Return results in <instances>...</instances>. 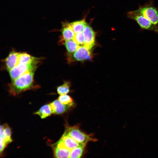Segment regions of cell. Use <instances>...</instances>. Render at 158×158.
Listing matches in <instances>:
<instances>
[{
  "instance_id": "obj_1",
  "label": "cell",
  "mask_w": 158,
  "mask_h": 158,
  "mask_svg": "<svg viewBox=\"0 0 158 158\" xmlns=\"http://www.w3.org/2000/svg\"><path fill=\"white\" fill-rule=\"evenodd\" d=\"M35 68L25 73L12 81L9 85V92L16 95L32 87Z\"/></svg>"
},
{
  "instance_id": "obj_2",
  "label": "cell",
  "mask_w": 158,
  "mask_h": 158,
  "mask_svg": "<svg viewBox=\"0 0 158 158\" xmlns=\"http://www.w3.org/2000/svg\"><path fill=\"white\" fill-rule=\"evenodd\" d=\"M40 58L35 61L29 63H19L9 71L10 75L13 81L25 73L37 68L40 62Z\"/></svg>"
},
{
  "instance_id": "obj_3",
  "label": "cell",
  "mask_w": 158,
  "mask_h": 158,
  "mask_svg": "<svg viewBox=\"0 0 158 158\" xmlns=\"http://www.w3.org/2000/svg\"><path fill=\"white\" fill-rule=\"evenodd\" d=\"M128 16L129 18L135 20L142 28L158 33L157 25L153 24L143 15L133 11L129 12Z\"/></svg>"
},
{
  "instance_id": "obj_4",
  "label": "cell",
  "mask_w": 158,
  "mask_h": 158,
  "mask_svg": "<svg viewBox=\"0 0 158 158\" xmlns=\"http://www.w3.org/2000/svg\"><path fill=\"white\" fill-rule=\"evenodd\" d=\"M65 132L80 144H86L89 141H96L91 135L85 134L75 126L68 128Z\"/></svg>"
},
{
  "instance_id": "obj_5",
  "label": "cell",
  "mask_w": 158,
  "mask_h": 158,
  "mask_svg": "<svg viewBox=\"0 0 158 158\" xmlns=\"http://www.w3.org/2000/svg\"><path fill=\"white\" fill-rule=\"evenodd\" d=\"M135 11L143 15L154 24L158 25V11L154 7L151 6H144Z\"/></svg>"
},
{
  "instance_id": "obj_6",
  "label": "cell",
  "mask_w": 158,
  "mask_h": 158,
  "mask_svg": "<svg viewBox=\"0 0 158 158\" xmlns=\"http://www.w3.org/2000/svg\"><path fill=\"white\" fill-rule=\"evenodd\" d=\"M83 32L84 39V46L90 50L95 44V32L92 28L87 25L85 27Z\"/></svg>"
},
{
  "instance_id": "obj_7",
  "label": "cell",
  "mask_w": 158,
  "mask_h": 158,
  "mask_svg": "<svg viewBox=\"0 0 158 158\" xmlns=\"http://www.w3.org/2000/svg\"><path fill=\"white\" fill-rule=\"evenodd\" d=\"M71 151L60 139L54 148V155L56 158H69Z\"/></svg>"
},
{
  "instance_id": "obj_8",
  "label": "cell",
  "mask_w": 158,
  "mask_h": 158,
  "mask_svg": "<svg viewBox=\"0 0 158 158\" xmlns=\"http://www.w3.org/2000/svg\"><path fill=\"white\" fill-rule=\"evenodd\" d=\"M90 51L84 45H81L73 54V58L75 60L79 61L91 60L92 56Z\"/></svg>"
},
{
  "instance_id": "obj_9",
  "label": "cell",
  "mask_w": 158,
  "mask_h": 158,
  "mask_svg": "<svg viewBox=\"0 0 158 158\" xmlns=\"http://www.w3.org/2000/svg\"><path fill=\"white\" fill-rule=\"evenodd\" d=\"M20 54V53L12 51L5 59L6 67L8 71L18 64Z\"/></svg>"
},
{
  "instance_id": "obj_10",
  "label": "cell",
  "mask_w": 158,
  "mask_h": 158,
  "mask_svg": "<svg viewBox=\"0 0 158 158\" xmlns=\"http://www.w3.org/2000/svg\"><path fill=\"white\" fill-rule=\"evenodd\" d=\"M60 140L65 146L71 150L77 147L86 145V144H81L78 143L65 132Z\"/></svg>"
},
{
  "instance_id": "obj_11",
  "label": "cell",
  "mask_w": 158,
  "mask_h": 158,
  "mask_svg": "<svg viewBox=\"0 0 158 158\" xmlns=\"http://www.w3.org/2000/svg\"><path fill=\"white\" fill-rule=\"evenodd\" d=\"M61 42L73 39L75 34L70 23H67L63 25L61 30Z\"/></svg>"
},
{
  "instance_id": "obj_12",
  "label": "cell",
  "mask_w": 158,
  "mask_h": 158,
  "mask_svg": "<svg viewBox=\"0 0 158 158\" xmlns=\"http://www.w3.org/2000/svg\"><path fill=\"white\" fill-rule=\"evenodd\" d=\"M50 105L52 109V113L56 114H62L70 107L62 104L58 99L53 101Z\"/></svg>"
},
{
  "instance_id": "obj_13",
  "label": "cell",
  "mask_w": 158,
  "mask_h": 158,
  "mask_svg": "<svg viewBox=\"0 0 158 158\" xmlns=\"http://www.w3.org/2000/svg\"><path fill=\"white\" fill-rule=\"evenodd\" d=\"M52 113V109L49 104H46L42 106L35 114L39 116L41 118L43 119L50 116Z\"/></svg>"
},
{
  "instance_id": "obj_14",
  "label": "cell",
  "mask_w": 158,
  "mask_h": 158,
  "mask_svg": "<svg viewBox=\"0 0 158 158\" xmlns=\"http://www.w3.org/2000/svg\"><path fill=\"white\" fill-rule=\"evenodd\" d=\"M40 59L34 57L26 53H20L18 63H30L36 61Z\"/></svg>"
},
{
  "instance_id": "obj_15",
  "label": "cell",
  "mask_w": 158,
  "mask_h": 158,
  "mask_svg": "<svg viewBox=\"0 0 158 158\" xmlns=\"http://www.w3.org/2000/svg\"><path fill=\"white\" fill-rule=\"evenodd\" d=\"M70 23L75 33L83 31L87 25L84 19L75 21Z\"/></svg>"
},
{
  "instance_id": "obj_16",
  "label": "cell",
  "mask_w": 158,
  "mask_h": 158,
  "mask_svg": "<svg viewBox=\"0 0 158 158\" xmlns=\"http://www.w3.org/2000/svg\"><path fill=\"white\" fill-rule=\"evenodd\" d=\"M64 44L69 54L75 52L80 46L73 39L65 41Z\"/></svg>"
},
{
  "instance_id": "obj_17",
  "label": "cell",
  "mask_w": 158,
  "mask_h": 158,
  "mask_svg": "<svg viewBox=\"0 0 158 158\" xmlns=\"http://www.w3.org/2000/svg\"><path fill=\"white\" fill-rule=\"evenodd\" d=\"M58 99L63 104L70 107L74 105V103L71 97L68 95H60Z\"/></svg>"
},
{
  "instance_id": "obj_18",
  "label": "cell",
  "mask_w": 158,
  "mask_h": 158,
  "mask_svg": "<svg viewBox=\"0 0 158 158\" xmlns=\"http://www.w3.org/2000/svg\"><path fill=\"white\" fill-rule=\"evenodd\" d=\"M85 145L79 146L71 150L69 158H80L82 155Z\"/></svg>"
},
{
  "instance_id": "obj_19",
  "label": "cell",
  "mask_w": 158,
  "mask_h": 158,
  "mask_svg": "<svg viewBox=\"0 0 158 158\" xmlns=\"http://www.w3.org/2000/svg\"><path fill=\"white\" fill-rule=\"evenodd\" d=\"M70 83L68 82H65L62 85L57 88V92L60 95H66L70 91Z\"/></svg>"
},
{
  "instance_id": "obj_20",
  "label": "cell",
  "mask_w": 158,
  "mask_h": 158,
  "mask_svg": "<svg viewBox=\"0 0 158 158\" xmlns=\"http://www.w3.org/2000/svg\"><path fill=\"white\" fill-rule=\"evenodd\" d=\"M73 40L78 45H84V39L83 31L75 33Z\"/></svg>"
}]
</instances>
